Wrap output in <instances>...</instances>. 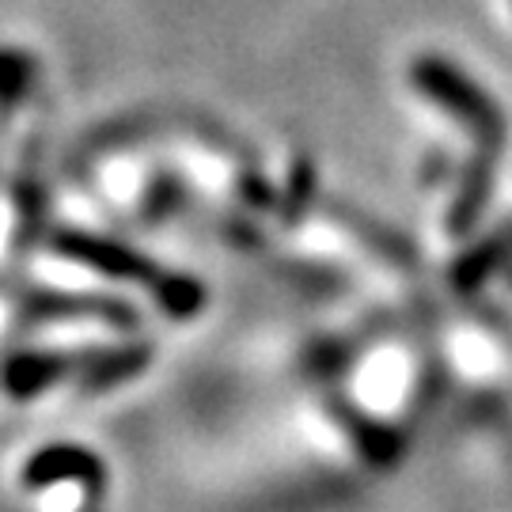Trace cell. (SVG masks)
<instances>
[{
    "label": "cell",
    "instance_id": "1",
    "mask_svg": "<svg viewBox=\"0 0 512 512\" xmlns=\"http://www.w3.org/2000/svg\"><path fill=\"white\" fill-rule=\"evenodd\" d=\"M12 501L16 512H95L103 497V475L88 452L50 448L23 463Z\"/></svg>",
    "mask_w": 512,
    "mask_h": 512
}]
</instances>
